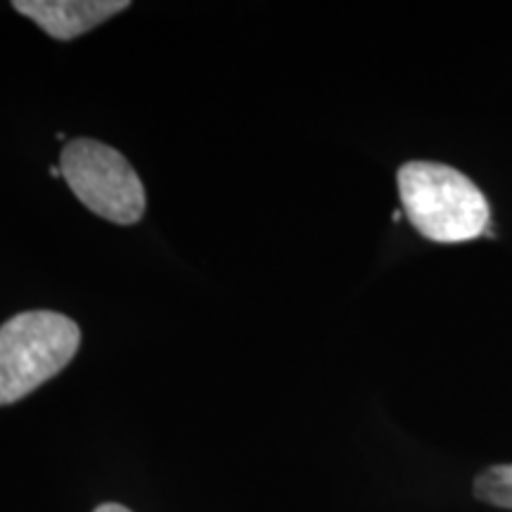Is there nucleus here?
I'll return each mask as SVG.
<instances>
[{
    "mask_svg": "<svg viewBox=\"0 0 512 512\" xmlns=\"http://www.w3.org/2000/svg\"><path fill=\"white\" fill-rule=\"evenodd\" d=\"M479 501L512 510V465H494L475 479Z\"/></svg>",
    "mask_w": 512,
    "mask_h": 512,
    "instance_id": "nucleus-5",
    "label": "nucleus"
},
{
    "mask_svg": "<svg viewBox=\"0 0 512 512\" xmlns=\"http://www.w3.org/2000/svg\"><path fill=\"white\" fill-rule=\"evenodd\" d=\"M95 512H131V510L124 508V505H119V503H102L95 508Z\"/></svg>",
    "mask_w": 512,
    "mask_h": 512,
    "instance_id": "nucleus-6",
    "label": "nucleus"
},
{
    "mask_svg": "<svg viewBox=\"0 0 512 512\" xmlns=\"http://www.w3.org/2000/svg\"><path fill=\"white\" fill-rule=\"evenodd\" d=\"M396 181L403 211L422 238L467 242L489 233V202L482 190L453 166L406 162Z\"/></svg>",
    "mask_w": 512,
    "mask_h": 512,
    "instance_id": "nucleus-1",
    "label": "nucleus"
},
{
    "mask_svg": "<svg viewBox=\"0 0 512 512\" xmlns=\"http://www.w3.org/2000/svg\"><path fill=\"white\" fill-rule=\"evenodd\" d=\"M79 347V325L57 311H24L0 325V406L60 375Z\"/></svg>",
    "mask_w": 512,
    "mask_h": 512,
    "instance_id": "nucleus-2",
    "label": "nucleus"
},
{
    "mask_svg": "<svg viewBox=\"0 0 512 512\" xmlns=\"http://www.w3.org/2000/svg\"><path fill=\"white\" fill-rule=\"evenodd\" d=\"M19 15L29 17L50 38L74 41L107 19L131 8L128 0H15Z\"/></svg>",
    "mask_w": 512,
    "mask_h": 512,
    "instance_id": "nucleus-4",
    "label": "nucleus"
},
{
    "mask_svg": "<svg viewBox=\"0 0 512 512\" xmlns=\"http://www.w3.org/2000/svg\"><path fill=\"white\" fill-rule=\"evenodd\" d=\"M60 171L79 202L100 219L133 226L143 219L145 185L131 162L93 138H74L62 147Z\"/></svg>",
    "mask_w": 512,
    "mask_h": 512,
    "instance_id": "nucleus-3",
    "label": "nucleus"
}]
</instances>
